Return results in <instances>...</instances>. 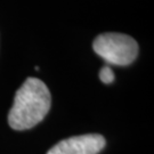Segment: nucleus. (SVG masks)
<instances>
[{
    "label": "nucleus",
    "mask_w": 154,
    "mask_h": 154,
    "mask_svg": "<svg viewBox=\"0 0 154 154\" xmlns=\"http://www.w3.org/2000/svg\"><path fill=\"white\" fill-rule=\"evenodd\" d=\"M114 73L112 71V69H111L109 65H105L103 66L102 69H100V71H99V79H100V81L105 85H110L114 81Z\"/></svg>",
    "instance_id": "nucleus-4"
},
{
    "label": "nucleus",
    "mask_w": 154,
    "mask_h": 154,
    "mask_svg": "<svg viewBox=\"0 0 154 154\" xmlns=\"http://www.w3.org/2000/svg\"><path fill=\"white\" fill-rule=\"evenodd\" d=\"M105 144V138L98 134L73 136L58 142L47 154H98Z\"/></svg>",
    "instance_id": "nucleus-3"
},
{
    "label": "nucleus",
    "mask_w": 154,
    "mask_h": 154,
    "mask_svg": "<svg viewBox=\"0 0 154 154\" xmlns=\"http://www.w3.org/2000/svg\"><path fill=\"white\" fill-rule=\"evenodd\" d=\"M94 51L107 64L126 66L138 55V44L125 33L107 32L97 35L93 44Z\"/></svg>",
    "instance_id": "nucleus-2"
},
{
    "label": "nucleus",
    "mask_w": 154,
    "mask_h": 154,
    "mask_svg": "<svg viewBox=\"0 0 154 154\" xmlns=\"http://www.w3.org/2000/svg\"><path fill=\"white\" fill-rule=\"evenodd\" d=\"M51 96L44 81L28 78L15 94L8 113V123L14 130H28L42 121L48 114Z\"/></svg>",
    "instance_id": "nucleus-1"
}]
</instances>
